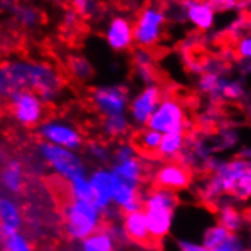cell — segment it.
<instances>
[{
	"label": "cell",
	"instance_id": "4dcf8cb0",
	"mask_svg": "<svg viewBox=\"0 0 251 251\" xmlns=\"http://www.w3.org/2000/svg\"><path fill=\"white\" fill-rule=\"evenodd\" d=\"M69 187H70V197H72V200H81V201L95 202L93 187H92V183H90V178H88V175L70 181Z\"/></svg>",
	"mask_w": 251,
	"mask_h": 251
},
{
	"label": "cell",
	"instance_id": "30bf717a",
	"mask_svg": "<svg viewBox=\"0 0 251 251\" xmlns=\"http://www.w3.org/2000/svg\"><path fill=\"white\" fill-rule=\"evenodd\" d=\"M186 126V110L181 105V102L172 96H163L150 122H148V128L158 131L160 134L184 132Z\"/></svg>",
	"mask_w": 251,
	"mask_h": 251
},
{
	"label": "cell",
	"instance_id": "f546056e",
	"mask_svg": "<svg viewBox=\"0 0 251 251\" xmlns=\"http://www.w3.org/2000/svg\"><path fill=\"white\" fill-rule=\"evenodd\" d=\"M231 234H233L231 231H228L224 226H221L218 223V224L204 230V233H202V245H205L210 250H215V248L221 247L223 244H226Z\"/></svg>",
	"mask_w": 251,
	"mask_h": 251
},
{
	"label": "cell",
	"instance_id": "484cf974",
	"mask_svg": "<svg viewBox=\"0 0 251 251\" xmlns=\"http://www.w3.org/2000/svg\"><path fill=\"white\" fill-rule=\"evenodd\" d=\"M184 146H186L184 132H169V134H163L157 155L166 160H174L178 155H181V152L184 151Z\"/></svg>",
	"mask_w": 251,
	"mask_h": 251
},
{
	"label": "cell",
	"instance_id": "277c9868",
	"mask_svg": "<svg viewBox=\"0 0 251 251\" xmlns=\"http://www.w3.org/2000/svg\"><path fill=\"white\" fill-rule=\"evenodd\" d=\"M104 215L105 213L95 202L70 200V202L63 207L66 234L72 241L82 242L88 236L100 230Z\"/></svg>",
	"mask_w": 251,
	"mask_h": 251
},
{
	"label": "cell",
	"instance_id": "1f68e13d",
	"mask_svg": "<svg viewBox=\"0 0 251 251\" xmlns=\"http://www.w3.org/2000/svg\"><path fill=\"white\" fill-rule=\"evenodd\" d=\"M64 2L69 8L75 9L82 19H95L102 11L100 0H64Z\"/></svg>",
	"mask_w": 251,
	"mask_h": 251
},
{
	"label": "cell",
	"instance_id": "7c38bea8",
	"mask_svg": "<svg viewBox=\"0 0 251 251\" xmlns=\"http://www.w3.org/2000/svg\"><path fill=\"white\" fill-rule=\"evenodd\" d=\"M163 99V92L157 84L145 85L139 93L131 98L128 117L131 124L137 126H148V122Z\"/></svg>",
	"mask_w": 251,
	"mask_h": 251
},
{
	"label": "cell",
	"instance_id": "5bb4252c",
	"mask_svg": "<svg viewBox=\"0 0 251 251\" xmlns=\"http://www.w3.org/2000/svg\"><path fill=\"white\" fill-rule=\"evenodd\" d=\"M88 178H90L93 187L95 204L104 213L110 212L114 198V189H116L114 171L107 168H96L93 172L88 174Z\"/></svg>",
	"mask_w": 251,
	"mask_h": 251
},
{
	"label": "cell",
	"instance_id": "ba28073f",
	"mask_svg": "<svg viewBox=\"0 0 251 251\" xmlns=\"http://www.w3.org/2000/svg\"><path fill=\"white\" fill-rule=\"evenodd\" d=\"M92 107L104 117L122 116L129 108V92L122 84H100L90 92Z\"/></svg>",
	"mask_w": 251,
	"mask_h": 251
},
{
	"label": "cell",
	"instance_id": "836d02e7",
	"mask_svg": "<svg viewBox=\"0 0 251 251\" xmlns=\"http://www.w3.org/2000/svg\"><path fill=\"white\" fill-rule=\"evenodd\" d=\"M245 96V87L241 81L238 79H227L226 87H224V93L223 99L227 100H239Z\"/></svg>",
	"mask_w": 251,
	"mask_h": 251
},
{
	"label": "cell",
	"instance_id": "603a6c76",
	"mask_svg": "<svg viewBox=\"0 0 251 251\" xmlns=\"http://www.w3.org/2000/svg\"><path fill=\"white\" fill-rule=\"evenodd\" d=\"M161 137H163V134H160L158 131H154L146 126L143 129H139L136 134L132 136L131 143L136 146V150L139 152L146 154V155H155L158 152Z\"/></svg>",
	"mask_w": 251,
	"mask_h": 251
},
{
	"label": "cell",
	"instance_id": "e0dca14e",
	"mask_svg": "<svg viewBox=\"0 0 251 251\" xmlns=\"http://www.w3.org/2000/svg\"><path fill=\"white\" fill-rule=\"evenodd\" d=\"M122 230L126 238L137 245H148L150 242H152L150 226H148V219L143 209L124 215Z\"/></svg>",
	"mask_w": 251,
	"mask_h": 251
},
{
	"label": "cell",
	"instance_id": "9a60e30c",
	"mask_svg": "<svg viewBox=\"0 0 251 251\" xmlns=\"http://www.w3.org/2000/svg\"><path fill=\"white\" fill-rule=\"evenodd\" d=\"M192 175L190 171L176 161H169L157 169L155 172V184L157 187H163L172 192L183 190L190 184Z\"/></svg>",
	"mask_w": 251,
	"mask_h": 251
},
{
	"label": "cell",
	"instance_id": "ab89813d",
	"mask_svg": "<svg viewBox=\"0 0 251 251\" xmlns=\"http://www.w3.org/2000/svg\"><path fill=\"white\" fill-rule=\"evenodd\" d=\"M176 247H178V251H213L202 244L192 242L187 239H180L178 242H176Z\"/></svg>",
	"mask_w": 251,
	"mask_h": 251
},
{
	"label": "cell",
	"instance_id": "8992f818",
	"mask_svg": "<svg viewBox=\"0 0 251 251\" xmlns=\"http://www.w3.org/2000/svg\"><path fill=\"white\" fill-rule=\"evenodd\" d=\"M37 150L40 157L49 169H52L58 176L64 178L67 183L87 176V169L84 166V161L76 154V151L66 150V148L56 146L48 142H38Z\"/></svg>",
	"mask_w": 251,
	"mask_h": 251
},
{
	"label": "cell",
	"instance_id": "d6a6232c",
	"mask_svg": "<svg viewBox=\"0 0 251 251\" xmlns=\"http://www.w3.org/2000/svg\"><path fill=\"white\" fill-rule=\"evenodd\" d=\"M3 251H34L29 241L22 233L3 238Z\"/></svg>",
	"mask_w": 251,
	"mask_h": 251
},
{
	"label": "cell",
	"instance_id": "83f0119b",
	"mask_svg": "<svg viewBox=\"0 0 251 251\" xmlns=\"http://www.w3.org/2000/svg\"><path fill=\"white\" fill-rule=\"evenodd\" d=\"M218 219H219V224L224 226L231 233H236L238 230H241L242 224H244V218H242L241 212L231 204L221 205Z\"/></svg>",
	"mask_w": 251,
	"mask_h": 251
},
{
	"label": "cell",
	"instance_id": "f1b7e54d",
	"mask_svg": "<svg viewBox=\"0 0 251 251\" xmlns=\"http://www.w3.org/2000/svg\"><path fill=\"white\" fill-rule=\"evenodd\" d=\"M129 125H131V121L126 114L107 117V119H104V122H102V128H104L105 136L110 139H119L125 136L129 129Z\"/></svg>",
	"mask_w": 251,
	"mask_h": 251
},
{
	"label": "cell",
	"instance_id": "2e32d148",
	"mask_svg": "<svg viewBox=\"0 0 251 251\" xmlns=\"http://www.w3.org/2000/svg\"><path fill=\"white\" fill-rule=\"evenodd\" d=\"M113 205H116L124 215L132 213L143 209V195L140 194V186L128 183L116 175V189Z\"/></svg>",
	"mask_w": 251,
	"mask_h": 251
},
{
	"label": "cell",
	"instance_id": "7402d4cb",
	"mask_svg": "<svg viewBox=\"0 0 251 251\" xmlns=\"http://www.w3.org/2000/svg\"><path fill=\"white\" fill-rule=\"evenodd\" d=\"M2 184L3 189L11 195L20 194L23 189V166L20 160L9 158L2 171Z\"/></svg>",
	"mask_w": 251,
	"mask_h": 251
},
{
	"label": "cell",
	"instance_id": "6da1fadb",
	"mask_svg": "<svg viewBox=\"0 0 251 251\" xmlns=\"http://www.w3.org/2000/svg\"><path fill=\"white\" fill-rule=\"evenodd\" d=\"M0 88L5 98L16 90H32L46 104H52L61 93L63 78L58 69L46 61L11 58L2 64Z\"/></svg>",
	"mask_w": 251,
	"mask_h": 251
},
{
	"label": "cell",
	"instance_id": "e575fe53",
	"mask_svg": "<svg viewBox=\"0 0 251 251\" xmlns=\"http://www.w3.org/2000/svg\"><path fill=\"white\" fill-rule=\"evenodd\" d=\"M233 50L241 61H251V34L241 35L236 41Z\"/></svg>",
	"mask_w": 251,
	"mask_h": 251
},
{
	"label": "cell",
	"instance_id": "9c48e42d",
	"mask_svg": "<svg viewBox=\"0 0 251 251\" xmlns=\"http://www.w3.org/2000/svg\"><path fill=\"white\" fill-rule=\"evenodd\" d=\"M171 12L198 32H209L216 26L218 12L209 0H175Z\"/></svg>",
	"mask_w": 251,
	"mask_h": 251
},
{
	"label": "cell",
	"instance_id": "8d00e7d4",
	"mask_svg": "<svg viewBox=\"0 0 251 251\" xmlns=\"http://www.w3.org/2000/svg\"><path fill=\"white\" fill-rule=\"evenodd\" d=\"M137 150L132 143H121L116 148V151L113 154V163H117V161H124L128 158H132L137 155Z\"/></svg>",
	"mask_w": 251,
	"mask_h": 251
},
{
	"label": "cell",
	"instance_id": "cb8c5ba5",
	"mask_svg": "<svg viewBox=\"0 0 251 251\" xmlns=\"http://www.w3.org/2000/svg\"><path fill=\"white\" fill-rule=\"evenodd\" d=\"M111 169L114 171V174L119 176V178L140 186L142 178H143V165L137 155L132 158H128V160H124V161L113 163Z\"/></svg>",
	"mask_w": 251,
	"mask_h": 251
},
{
	"label": "cell",
	"instance_id": "7a4b0ae2",
	"mask_svg": "<svg viewBox=\"0 0 251 251\" xmlns=\"http://www.w3.org/2000/svg\"><path fill=\"white\" fill-rule=\"evenodd\" d=\"M223 194L233 195L241 201L251 198V160L234 158L215 166L205 195L216 200Z\"/></svg>",
	"mask_w": 251,
	"mask_h": 251
},
{
	"label": "cell",
	"instance_id": "3957f363",
	"mask_svg": "<svg viewBox=\"0 0 251 251\" xmlns=\"http://www.w3.org/2000/svg\"><path fill=\"white\" fill-rule=\"evenodd\" d=\"M176 205H178V198L175 192L163 187L152 189L143 195V212L148 219V226H150L152 242L161 241L169 234Z\"/></svg>",
	"mask_w": 251,
	"mask_h": 251
},
{
	"label": "cell",
	"instance_id": "74e56055",
	"mask_svg": "<svg viewBox=\"0 0 251 251\" xmlns=\"http://www.w3.org/2000/svg\"><path fill=\"white\" fill-rule=\"evenodd\" d=\"M216 12H231L239 11L244 6V0H209Z\"/></svg>",
	"mask_w": 251,
	"mask_h": 251
},
{
	"label": "cell",
	"instance_id": "f35d334b",
	"mask_svg": "<svg viewBox=\"0 0 251 251\" xmlns=\"http://www.w3.org/2000/svg\"><path fill=\"white\" fill-rule=\"evenodd\" d=\"M213 251H245V247H244L242 241L236 236V233H233L226 244L215 248Z\"/></svg>",
	"mask_w": 251,
	"mask_h": 251
},
{
	"label": "cell",
	"instance_id": "d6986e66",
	"mask_svg": "<svg viewBox=\"0 0 251 251\" xmlns=\"http://www.w3.org/2000/svg\"><path fill=\"white\" fill-rule=\"evenodd\" d=\"M8 12L12 17V20L20 27L26 29V31H34V29H37L43 22L41 11L34 3H29V2H19Z\"/></svg>",
	"mask_w": 251,
	"mask_h": 251
},
{
	"label": "cell",
	"instance_id": "8fae6325",
	"mask_svg": "<svg viewBox=\"0 0 251 251\" xmlns=\"http://www.w3.org/2000/svg\"><path fill=\"white\" fill-rule=\"evenodd\" d=\"M37 134L43 142H48L56 146L66 148V150L78 151L84 145L82 134L79 129L63 119H48L44 121L38 129Z\"/></svg>",
	"mask_w": 251,
	"mask_h": 251
},
{
	"label": "cell",
	"instance_id": "4fadbf2b",
	"mask_svg": "<svg viewBox=\"0 0 251 251\" xmlns=\"http://www.w3.org/2000/svg\"><path fill=\"white\" fill-rule=\"evenodd\" d=\"M104 40L114 52H129L134 48V22L126 16L116 14L104 27Z\"/></svg>",
	"mask_w": 251,
	"mask_h": 251
},
{
	"label": "cell",
	"instance_id": "ffe728a7",
	"mask_svg": "<svg viewBox=\"0 0 251 251\" xmlns=\"http://www.w3.org/2000/svg\"><path fill=\"white\" fill-rule=\"evenodd\" d=\"M228 78L215 69H207L198 79V90L204 95L210 96L212 99H223L224 87Z\"/></svg>",
	"mask_w": 251,
	"mask_h": 251
},
{
	"label": "cell",
	"instance_id": "52a82bcc",
	"mask_svg": "<svg viewBox=\"0 0 251 251\" xmlns=\"http://www.w3.org/2000/svg\"><path fill=\"white\" fill-rule=\"evenodd\" d=\"M8 108L14 121L17 124L32 128L40 126L46 116V102L37 92L32 90H16L6 96Z\"/></svg>",
	"mask_w": 251,
	"mask_h": 251
},
{
	"label": "cell",
	"instance_id": "ac0fdd59",
	"mask_svg": "<svg viewBox=\"0 0 251 251\" xmlns=\"http://www.w3.org/2000/svg\"><path fill=\"white\" fill-rule=\"evenodd\" d=\"M0 221H2V238L20 233L23 224L20 205L11 197H3L0 200Z\"/></svg>",
	"mask_w": 251,
	"mask_h": 251
},
{
	"label": "cell",
	"instance_id": "d590c367",
	"mask_svg": "<svg viewBox=\"0 0 251 251\" xmlns=\"http://www.w3.org/2000/svg\"><path fill=\"white\" fill-rule=\"evenodd\" d=\"M87 151L90 154V157L93 160H96L98 163H105V161L110 158V152H108V148L104 143H99V142H92L90 145L87 146Z\"/></svg>",
	"mask_w": 251,
	"mask_h": 251
},
{
	"label": "cell",
	"instance_id": "5b68a950",
	"mask_svg": "<svg viewBox=\"0 0 251 251\" xmlns=\"http://www.w3.org/2000/svg\"><path fill=\"white\" fill-rule=\"evenodd\" d=\"M169 14L160 3L145 5L134 19V41L140 49L151 50L163 41Z\"/></svg>",
	"mask_w": 251,
	"mask_h": 251
},
{
	"label": "cell",
	"instance_id": "b9f144b4",
	"mask_svg": "<svg viewBox=\"0 0 251 251\" xmlns=\"http://www.w3.org/2000/svg\"><path fill=\"white\" fill-rule=\"evenodd\" d=\"M20 2V0H2V8L9 11L14 5H17Z\"/></svg>",
	"mask_w": 251,
	"mask_h": 251
},
{
	"label": "cell",
	"instance_id": "44dd1931",
	"mask_svg": "<svg viewBox=\"0 0 251 251\" xmlns=\"http://www.w3.org/2000/svg\"><path fill=\"white\" fill-rule=\"evenodd\" d=\"M132 64H134L139 79L145 85L155 84V70H154V55L148 49H136L132 52Z\"/></svg>",
	"mask_w": 251,
	"mask_h": 251
},
{
	"label": "cell",
	"instance_id": "d4e9b609",
	"mask_svg": "<svg viewBox=\"0 0 251 251\" xmlns=\"http://www.w3.org/2000/svg\"><path fill=\"white\" fill-rule=\"evenodd\" d=\"M79 251H116V239L110 228H100L79 242Z\"/></svg>",
	"mask_w": 251,
	"mask_h": 251
},
{
	"label": "cell",
	"instance_id": "60d3db41",
	"mask_svg": "<svg viewBox=\"0 0 251 251\" xmlns=\"http://www.w3.org/2000/svg\"><path fill=\"white\" fill-rule=\"evenodd\" d=\"M79 19H81L79 14H78L75 9L69 8V9H66L64 14H63V25H64L66 27H75V26L78 25Z\"/></svg>",
	"mask_w": 251,
	"mask_h": 251
},
{
	"label": "cell",
	"instance_id": "4316f807",
	"mask_svg": "<svg viewBox=\"0 0 251 251\" xmlns=\"http://www.w3.org/2000/svg\"><path fill=\"white\" fill-rule=\"evenodd\" d=\"M67 69L69 73L73 79H76L79 82H85L88 79H92L95 75V69L92 63L87 60L82 55H72L67 60Z\"/></svg>",
	"mask_w": 251,
	"mask_h": 251
}]
</instances>
